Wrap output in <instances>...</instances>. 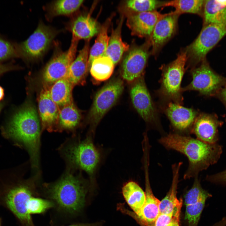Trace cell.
<instances>
[{"label":"cell","mask_w":226,"mask_h":226,"mask_svg":"<svg viewBox=\"0 0 226 226\" xmlns=\"http://www.w3.org/2000/svg\"><path fill=\"white\" fill-rule=\"evenodd\" d=\"M17 68L15 66L12 64H0V76L7 72L14 70Z\"/></svg>","instance_id":"40"},{"label":"cell","mask_w":226,"mask_h":226,"mask_svg":"<svg viewBox=\"0 0 226 226\" xmlns=\"http://www.w3.org/2000/svg\"><path fill=\"white\" fill-rule=\"evenodd\" d=\"M0 226H2L1 220L0 218Z\"/></svg>","instance_id":"46"},{"label":"cell","mask_w":226,"mask_h":226,"mask_svg":"<svg viewBox=\"0 0 226 226\" xmlns=\"http://www.w3.org/2000/svg\"><path fill=\"white\" fill-rule=\"evenodd\" d=\"M211 196L209 193L195 203L186 206L185 219L187 221L189 226H197L206 201Z\"/></svg>","instance_id":"33"},{"label":"cell","mask_w":226,"mask_h":226,"mask_svg":"<svg viewBox=\"0 0 226 226\" xmlns=\"http://www.w3.org/2000/svg\"><path fill=\"white\" fill-rule=\"evenodd\" d=\"M60 32L40 21L35 30L28 38L16 43L19 57L27 62L40 60L50 47Z\"/></svg>","instance_id":"6"},{"label":"cell","mask_w":226,"mask_h":226,"mask_svg":"<svg viewBox=\"0 0 226 226\" xmlns=\"http://www.w3.org/2000/svg\"><path fill=\"white\" fill-rule=\"evenodd\" d=\"M81 118L80 113L73 102L60 109L58 124L62 129H72L78 126Z\"/></svg>","instance_id":"30"},{"label":"cell","mask_w":226,"mask_h":226,"mask_svg":"<svg viewBox=\"0 0 226 226\" xmlns=\"http://www.w3.org/2000/svg\"><path fill=\"white\" fill-rule=\"evenodd\" d=\"M194 178L192 186L185 196L184 202L186 206L195 203L203 197L209 194L202 187L198 176Z\"/></svg>","instance_id":"35"},{"label":"cell","mask_w":226,"mask_h":226,"mask_svg":"<svg viewBox=\"0 0 226 226\" xmlns=\"http://www.w3.org/2000/svg\"><path fill=\"white\" fill-rule=\"evenodd\" d=\"M10 137L24 144L28 148L33 167L37 168L40 144V125L33 105L27 103L13 116L5 129Z\"/></svg>","instance_id":"3"},{"label":"cell","mask_w":226,"mask_h":226,"mask_svg":"<svg viewBox=\"0 0 226 226\" xmlns=\"http://www.w3.org/2000/svg\"><path fill=\"white\" fill-rule=\"evenodd\" d=\"M191 74L192 81L182 88L183 92L195 90L203 95H209L219 89L225 81L224 78L212 69L206 59L192 69Z\"/></svg>","instance_id":"10"},{"label":"cell","mask_w":226,"mask_h":226,"mask_svg":"<svg viewBox=\"0 0 226 226\" xmlns=\"http://www.w3.org/2000/svg\"><path fill=\"white\" fill-rule=\"evenodd\" d=\"M148 168H145V200L139 212L137 214L119 205L118 208L123 213L128 214L138 222L146 226H154L160 214L159 205L160 201L153 194L150 184Z\"/></svg>","instance_id":"14"},{"label":"cell","mask_w":226,"mask_h":226,"mask_svg":"<svg viewBox=\"0 0 226 226\" xmlns=\"http://www.w3.org/2000/svg\"><path fill=\"white\" fill-rule=\"evenodd\" d=\"M179 16L172 12L157 22L148 40L152 48V55H156L175 34Z\"/></svg>","instance_id":"15"},{"label":"cell","mask_w":226,"mask_h":226,"mask_svg":"<svg viewBox=\"0 0 226 226\" xmlns=\"http://www.w3.org/2000/svg\"><path fill=\"white\" fill-rule=\"evenodd\" d=\"M221 123L213 116L205 113L198 114L190 132L197 139L209 144L216 143L218 139V127Z\"/></svg>","instance_id":"19"},{"label":"cell","mask_w":226,"mask_h":226,"mask_svg":"<svg viewBox=\"0 0 226 226\" xmlns=\"http://www.w3.org/2000/svg\"><path fill=\"white\" fill-rule=\"evenodd\" d=\"M89 40H86L83 48L70 65L66 78L73 86L85 83L89 70L88 61L89 52Z\"/></svg>","instance_id":"21"},{"label":"cell","mask_w":226,"mask_h":226,"mask_svg":"<svg viewBox=\"0 0 226 226\" xmlns=\"http://www.w3.org/2000/svg\"><path fill=\"white\" fill-rule=\"evenodd\" d=\"M74 86L66 78L60 79L49 87L51 97L59 107L73 102L72 90Z\"/></svg>","instance_id":"25"},{"label":"cell","mask_w":226,"mask_h":226,"mask_svg":"<svg viewBox=\"0 0 226 226\" xmlns=\"http://www.w3.org/2000/svg\"><path fill=\"white\" fill-rule=\"evenodd\" d=\"M187 58L184 50L181 51L176 58L171 62L162 65L160 87L157 94L165 104L170 102L181 105L183 104L181 81L185 72V66Z\"/></svg>","instance_id":"4"},{"label":"cell","mask_w":226,"mask_h":226,"mask_svg":"<svg viewBox=\"0 0 226 226\" xmlns=\"http://www.w3.org/2000/svg\"><path fill=\"white\" fill-rule=\"evenodd\" d=\"M35 188L31 184H20L0 191V205L13 214L20 226H35L27 210L31 198L38 196Z\"/></svg>","instance_id":"5"},{"label":"cell","mask_w":226,"mask_h":226,"mask_svg":"<svg viewBox=\"0 0 226 226\" xmlns=\"http://www.w3.org/2000/svg\"><path fill=\"white\" fill-rule=\"evenodd\" d=\"M167 13L162 14L155 10L125 14L127 16L126 25L131 30V34L140 37L148 38L157 22Z\"/></svg>","instance_id":"16"},{"label":"cell","mask_w":226,"mask_h":226,"mask_svg":"<svg viewBox=\"0 0 226 226\" xmlns=\"http://www.w3.org/2000/svg\"><path fill=\"white\" fill-rule=\"evenodd\" d=\"M113 15L108 18L101 26L95 42L89 50L88 61L89 70L94 59L105 55L110 38L108 36V30Z\"/></svg>","instance_id":"28"},{"label":"cell","mask_w":226,"mask_h":226,"mask_svg":"<svg viewBox=\"0 0 226 226\" xmlns=\"http://www.w3.org/2000/svg\"><path fill=\"white\" fill-rule=\"evenodd\" d=\"M87 186L82 179L67 174L56 182L45 186V196L59 212L70 215L79 213L84 207Z\"/></svg>","instance_id":"2"},{"label":"cell","mask_w":226,"mask_h":226,"mask_svg":"<svg viewBox=\"0 0 226 226\" xmlns=\"http://www.w3.org/2000/svg\"><path fill=\"white\" fill-rule=\"evenodd\" d=\"M91 13L72 16L66 28L72 33V38L78 41L82 39L89 40L98 33L100 28L96 20L91 17Z\"/></svg>","instance_id":"18"},{"label":"cell","mask_w":226,"mask_h":226,"mask_svg":"<svg viewBox=\"0 0 226 226\" xmlns=\"http://www.w3.org/2000/svg\"><path fill=\"white\" fill-rule=\"evenodd\" d=\"M124 88V83L122 79L115 78L97 93L88 117L93 128L96 127L105 114L116 104Z\"/></svg>","instance_id":"8"},{"label":"cell","mask_w":226,"mask_h":226,"mask_svg":"<svg viewBox=\"0 0 226 226\" xmlns=\"http://www.w3.org/2000/svg\"><path fill=\"white\" fill-rule=\"evenodd\" d=\"M222 94L223 99L226 101V84L222 91Z\"/></svg>","instance_id":"44"},{"label":"cell","mask_w":226,"mask_h":226,"mask_svg":"<svg viewBox=\"0 0 226 226\" xmlns=\"http://www.w3.org/2000/svg\"><path fill=\"white\" fill-rule=\"evenodd\" d=\"M4 96V90L1 86H0V101L3 100Z\"/></svg>","instance_id":"43"},{"label":"cell","mask_w":226,"mask_h":226,"mask_svg":"<svg viewBox=\"0 0 226 226\" xmlns=\"http://www.w3.org/2000/svg\"><path fill=\"white\" fill-rule=\"evenodd\" d=\"M15 57H19L16 43L0 37V62Z\"/></svg>","instance_id":"36"},{"label":"cell","mask_w":226,"mask_h":226,"mask_svg":"<svg viewBox=\"0 0 226 226\" xmlns=\"http://www.w3.org/2000/svg\"><path fill=\"white\" fill-rule=\"evenodd\" d=\"M165 105L163 109L173 127L180 132H190L198 114L197 111L172 102Z\"/></svg>","instance_id":"17"},{"label":"cell","mask_w":226,"mask_h":226,"mask_svg":"<svg viewBox=\"0 0 226 226\" xmlns=\"http://www.w3.org/2000/svg\"><path fill=\"white\" fill-rule=\"evenodd\" d=\"M173 212L170 213H160L156 220L154 226H167L171 219Z\"/></svg>","instance_id":"38"},{"label":"cell","mask_w":226,"mask_h":226,"mask_svg":"<svg viewBox=\"0 0 226 226\" xmlns=\"http://www.w3.org/2000/svg\"><path fill=\"white\" fill-rule=\"evenodd\" d=\"M130 94L133 107L143 119L147 123L159 125L158 111L146 86L144 75L133 82Z\"/></svg>","instance_id":"11"},{"label":"cell","mask_w":226,"mask_h":226,"mask_svg":"<svg viewBox=\"0 0 226 226\" xmlns=\"http://www.w3.org/2000/svg\"><path fill=\"white\" fill-rule=\"evenodd\" d=\"M204 0H175L166 1L163 7L171 6L175 10L173 13L180 15L184 13H190L202 16Z\"/></svg>","instance_id":"31"},{"label":"cell","mask_w":226,"mask_h":226,"mask_svg":"<svg viewBox=\"0 0 226 226\" xmlns=\"http://www.w3.org/2000/svg\"><path fill=\"white\" fill-rule=\"evenodd\" d=\"M182 202L174 209L171 219L167 226H180L179 220Z\"/></svg>","instance_id":"39"},{"label":"cell","mask_w":226,"mask_h":226,"mask_svg":"<svg viewBox=\"0 0 226 226\" xmlns=\"http://www.w3.org/2000/svg\"><path fill=\"white\" fill-rule=\"evenodd\" d=\"M159 142L166 148L176 150L187 158L189 164L184 175L185 179L195 177L200 171L216 163L222 152V147L216 143H207L177 133H170Z\"/></svg>","instance_id":"1"},{"label":"cell","mask_w":226,"mask_h":226,"mask_svg":"<svg viewBox=\"0 0 226 226\" xmlns=\"http://www.w3.org/2000/svg\"><path fill=\"white\" fill-rule=\"evenodd\" d=\"M203 26L226 23V0H204L202 15Z\"/></svg>","instance_id":"23"},{"label":"cell","mask_w":226,"mask_h":226,"mask_svg":"<svg viewBox=\"0 0 226 226\" xmlns=\"http://www.w3.org/2000/svg\"><path fill=\"white\" fill-rule=\"evenodd\" d=\"M66 153L70 161L90 175L94 173L100 159L99 151L89 137L70 146Z\"/></svg>","instance_id":"13"},{"label":"cell","mask_w":226,"mask_h":226,"mask_svg":"<svg viewBox=\"0 0 226 226\" xmlns=\"http://www.w3.org/2000/svg\"><path fill=\"white\" fill-rule=\"evenodd\" d=\"M78 41L72 38L69 47L65 51L58 46L55 47L52 56L42 72L44 84H53L66 77L69 67L75 59Z\"/></svg>","instance_id":"9"},{"label":"cell","mask_w":226,"mask_h":226,"mask_svg":"<svg viewBox=\"0 0 226 226\" xmlns=\"http://www.w3.org/2000/svg\"><path fill=\"white\" fill-rule=\"evenodd\" d=\"M124 15L120 19L116 27L112 29L108 46L104 56L109 57L116 64L121 60L124 53L129 50V45L124 42L121 37Z\"/></svg>","instance_id":"22"},{"label":"cell","mask_w":226,"mask_h":226,"mask_svg":"<svg viewBox=\"0 0 226 226\" xmlns=\"http://www.w3.org/2000/svg\"><path fill=\"white\" fill-rule=\"evenodd\" d=\"M226 217L223 218L221 220L213 226H226Z\"/></svg>","instance_id":"42"},{"label":"cell","mask_w":226,"mask_h":226,"mask_svg":"<svg viewBox=\"0 0 226 226\" xmlns=\"http://www.w3.org/2000/svg\"><path fill=\"white\" fill-rule=\"evenodd\" d=\"M122 191L127 204L133 213L137 214L145 202V192L138 184L133 181L125 183L122 188Z\"/></svg>","instance_id":"26"},{"label":"cell","mask_w":226,"mask_h":226,"mask_svg":"<svg viewBox=\"0 0 226 226\" xmlns=\"http://www.w3.org/2000/svg\"><path fill=\"white\" fill-rule=\"evenodd\" d=\"M115 64L110 58L103 56L94 59L92 62L90 72L95 80L102 81L109 79L112 75Z\"/></svg>","instance_id":"29"},{"label":"cell","mask_w":226,"mask_h":226,"mask_svg":"<svg viewBox=\"0 0 226 226\" xmlns=\"http://www.w3.org/2000/svg\"><path fill=\"white\" fill-rule=\"evenodd\" d=\"M182 163L180 162L172 166L173 179L171 188L168 193L160 202L159 205L160 213L173 212L174 209L182 202L176 196L177 189L179 181V172Z\"/></svg>","instance_id":"24"},{"label":"cell","mask_w":226,"mask_h":226,"mask_svg":"<svg viewBox=\"0 0 226 226\" xmlns=\"http://www.w3.org/2000/svg\"><path fill=\"white\" fill-rule=\"evenodd\" d=\"M100 223H76L66 226H98Z\"/></svg>","instance_id":"41"},{"label":"cell","mask_w":226,"mask_h":226,"mask_svg":"<svg viewBox=\"0 0 226 226\" xmlns=\"http://www.w3.org/2000/svg\"><path fill=\"white\" fill-rule=\"evenodd\" d=\"M48 85L44 84L38 97V104L42 126L50 129L58 123L60 109L51 99Z\"/></svg>","instance_id":"20"},{"label":"cell","mask_w":226,"mask_h":226,"mask_svg":"<svg viewBox=\"0 0 226 226\" xmlns=\"http://www.w3.org/2000/svg\"><path fill=\"white\" fill-rule=\"evenodd\" d=\"M166 1L156 0H130L124 3V13H140L156 10Z\"/></svg>","instance_id":"32"},{"label":"cell","mask_w":226,"mask_h":226,"mask_svg":"<svg viewBox=\"0 0 226 226\" xmlns=\"http://www.w3.org/2000/svg\"><path fill=\"white\" fill-rule=\"evenodd\" d=\"M3 106V103H0V112L1 111V110H2Z\"/></svg>","instance_id":"45"},{"label":"cell","mask_w":226,"mask_h":226,"mask_svg":"<svg viewBox=\"0 0 226 226\" xmlns=\"http://www.w3.org/2000/svg\"><path fill=\"white\" fill-rule=\"evenodd\" d=\"M206 179L212 182L226 185V170L215 174L208 175Z\"/></svg>","instance_id":"37"},{"label":"cell","mask_w":226,"mask_h":226,"mask_svg":"<svg viewBox=\"0 0 226 226\" xmlns=\"http://www.w3.org/2000/svg\"><path fill=\"white\" fill-rule=\"evenodd\" d=\"M226 35V23L203 26L196 39L185 50L191 69L206 60L207 54Z\"/></svg>","instance_id":"7"},{"label":"cell","mask_w":226,"mask_h":226,"mask_svg":"<svg viewBox=\"0 0 226 226\" xmlns=\"http://www.w3.org/2000/svg\"><path fill=\"white\" fill-rule=\"evenodd\" d=\"M150 47L147 40L143 45H134L129 49L122 62L121 70L122 77L127 82H133L144 75L150 54Z\"/></svg>","instance_id":"12"},{"label":"cell","mask_w":226,"mask_h":226,"mask_svg":"<svg viewBox=\"0 0 226 226\" xmlns=\"http://www.w3.org/2000/svg\"><path fill=\"white\" fill-rule=\"evenodd\" d=\"M54 203L46 198H42L34 196L30 200L27 206L28 213L32 214H41L45 213L49 209L54 207Z\"/></svg>","instance_id":"34"},{"label":"cell","mask_w":226,"mask_h":226,"mask_svg":"<svg viewBox=\"0 0 226 226\" xmlns=\"http://www.w3.org/2000/svg\"><path fill=\"white\" fill-rule=\"evenodd\" d=\"M84 0H58L52 1L46 7V18L50 20L59 15H73L78 11Z\"/></svg>","instance_id":"27"}]
</instances>
